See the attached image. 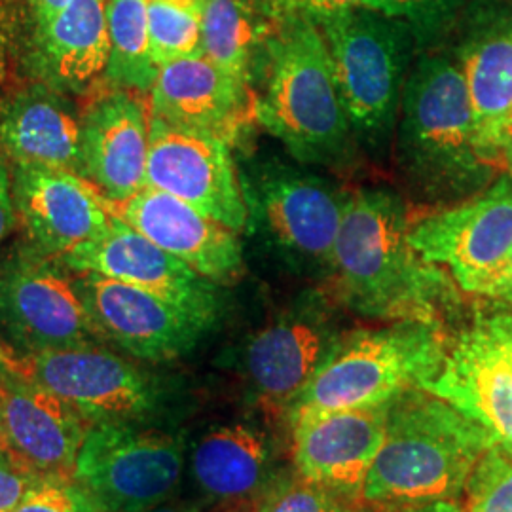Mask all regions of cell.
Returning a JSON list of instances; mask_svg holds the SVG:
<instances>
[{"label":"cell","instance_id":"cell-1","mask_svg":"<svg viewBox=\"0 0 512 512\" xmlns=\"http://www.w3.org/2000/svg\"><path fill=\"white\" fill-rule=\"evenodd\" d=\"M410 226L399 194H349L330 272L349 308L378 319L437 321L450 285L439 266L414 251Z\"/></svg>","mask_w":512,"mask_h":512},{"label":"cell","instance_id":"cell-2","mask_svg":"<svg viewBox=\"0 0 512 512\" xmlns=\"http://www.w3.org/2000/svg\"><path fill=\"white\" fill-rule=\"evenodd\" d=\"M251 82L255 120L296 162L338 167L355 141L336 86L325 37L310 18L274 25Z\"/></svg>","mask_w":512,"mask_h":512},{"label":"cell","instance_id":"cell-3","mask_svg":"<svg viewBox=\"0 0 512 512\" xmlns=\"http://www.w3.org/2000/svg\"><path fill=\"white\" fill-rule=\"evenodd\" d=\"M494 444L490 431L456 406L423 389L406 391L387 404L384 442L363 497L389 511L456 499Z\"/></svg>","mask_w":512,"mask_h":512},{"label":"cell","instance_id":"cell-4","mask_svg":"<svg viewBox=\"0 0 512 512\" xmlns=\"http://www.w3.org/2000/svg\"><path fill=\"white\" fill-rule=\"evenodd\" d=\"M404 183L423 202H452L494 171L478 145L475 116L458 61L423 50L404 82L395 135Z\"/></svg>","mask_w":512,"mask_h":512},{"label":"cell","instance_id":"cell-5","mask_svg":"<svg viewBox=\"0 0 512 512\" xmlns=\"http://www.w3.org/2000/svg\"><path fill=\"white\" fill-rule=\"evenodd\" d=\"M353 137L374 150L397 128L404 82L420 52L414 31L365 6L317 21Z\"/></svg>","mask_w":512,"mask_h":512},{"label":"cell","instance_id":"cell-6","mask_svg":"<svg viewBox=\"0 0 512 512\" xmlns=\"http://www.w3.org/2000/svg\"><path fill=\"white\" fill-rule=\"evenodd\" d=\"M437 321H397L387 329L340 340L291 406V418L310 412L372 408L431 384L444 365Z\"/></svg>","mask_w":512,"mask_h":512},{"label":"cell","instance_id":"cell-7","mask_svg":"<svg viewBox=\"0 0 512 512\" xmlns=\"http://www.w3.org/2000/svg\"><path fill=\"white\" fill-rule=\"evenodd\" d=\"M249 220L287 266L330 274L349 194L298 165L268 160L241 179Z\"/></svg>","mask_w":512,"mask_h":512},{"label":"cell","instance_id":"cell-8","mask_svg":"<svg viewBox=\"0 0 512 512\" xmlns=\"http://www.w3.org/2000/svg\"><path fill=\"white\" fill-rule=\"evenodd\" d=\"M0 336L19 357L99 342L73 272L31 245L0 258Z\"/></svg>","mask_w":512,"mask_h":512},{"label":"cell","instance_id":"cell-9","mask_svg":"<svg viewBox=\"0 0 512 512\" xmlns=\"http://www.w3.org/2000/svg\"><path fill=\"white\" fill-rule=\"evenodd\" d=\"M183 442L126 421L93 423L76 458L74 478L105 512H145L181 482Z\"/></svg>","mask_w":512,"mask_h":512},{"label":"cell","instance_id":"cell-10","mask_svg":"<svg viewBox=\"0 0 512 512\" xmlns=\"http://www.w3.org/2000/svg\"><path fill=\"white\" fill-rule=\"evenodd\" d=\"M410 243L433 266H446L467 293L488 296L512 251V181L412 222Z\"/></svg>","mask_w":512,"mask_h":512},{"label":"cell","instance_id":"cell-11","mask_svg":"<svg viewBox=\"0 0 512 512\" xmlns=\"http://www.w3.org/2000/svg\"><path fill=\"white\" fill-rule=\"evenodd\" d=\"M147 186L190 203L234 232L249 222L230 143L213 133L167 124L152 114Z\"/></svg>","mask_w":512,"mask_h":512},{"label":"cell","instance_id":"cell-12","mask_svg":"<svg viewBox=\"0 0 512 512\" xmlns=\"http://www.w3.org/2000/svg\"><path fill=\"white\" fill-rule=\"evenodd\" d=\"M27 374L93 423L141 420L158 404V391L139 368L97 344L12 357Z\"/></svg>","mask_w":512,"mask_h":512},{"label":"cell","instance_id":"cell-13","mask_svg":"<svg viewBox=\"0 0 512 512\" xmlns=\"http://www.w3.org/2000/svg\"><path fill=\"white\" fill-rule=\"evenodd\" d=\"M73 274L105 275L160 296L207 325L219 313L217 283L112 215L105 236L86 241L57 258Z\"/></svg>","mask_w":512,"mask_h":512},{"label":"cell","instance_id":"cell-14","mask_svg":"<svg viewBox=\"0 0 512 512\" xmlns=\"http://www.w3.org/2000/svg\"><path fill=\"white\" fill-rule=\"evenodd\" d=\"M74 281L97 338L137 359H177L211 329L192 313L128 283L92 272L74 274Z\"/></svg>","mask_w":512,"mask_h":512},{"label":"cell","instance_id":"cell-15","mask_svg":"<svg viewBox=\"0 0 512 512\" xmlns=\"http://www.w3.org/2000/svg\"><path fill=\"white\" fill-rule=\"evenodd\" d=\"M423 391L456 406L512 452V319L478 321L446 351L437 378Z\"/></svg>","mask_w":512,"mask_h":512},{"label":"cell","instance_id":"cell-16","mask_svg":"<svg viewBox=\"0 0 512 512\" xmlns=\"http://www.w3.org/2000/svg\"><path fill=\"white\" fill-rule=\"evenodd\" d=\"M141 95L109 86L82 114L80 175L107 205L128 202L147 186L150 107Z\"/></svg>","mask_w":512,"mask_h":512},{"label":"cell","instance_id":"cell-17","mask_svg":"<svg viewBox=\"0 0 512 512\" xmlns=\"http://www.w3.org/2000/svg\"><path fill=\"white\" fill-rule=\"evenodd\" d=\"M12 192L29 245L42 255L59 258L109 230L112 213L105 198L73 171L18 164Z\"/></svg>","mask_w":512,"mask_h":512},{"label":"cell","instance_id":"cell-18","mask_svg":"<svg viewBox=\"0 0 512 512\" xmlns=\"http://www.w3.org/2000/svg\"><path fill=\"white\" fill-rule=\"evenodd\" d=\"M387 404L291 418L300 476L334 494L363 495L366 476L384 442Z\"/></svg>","mask_w":512,"mask_h":512},{"label":"cell","instance_id":"cell-19","mask_svg":"<svg viewBox=\"0 0 512 512\" xmlns=\"http://www.w3.org/2000/svg\"><path fill=\"white\" fill-rule=\"evenodd\" d=\"M107 207L112 215L213 283H230L241 274L238 232L205 217L190 203L145 186L128 202Z\"/></svg>","mask_w":512,"mask_h":512},{"label":"cell","instance_id":"cell-20","mask_svg":"<svg viewBox=\"0 0 512 512\" xmlns=\"http://www.w3.org/2000/svg\"><path fill=\"white\" fill-rule=\"evenodd\" d=\"M0 425L6 446L44 475H74L90 427L74 406L16 368L0 385Z\"/></svg>","mask_w":512,"mask_h":512},{"label":"cell","instance_id":"cell-21","mask_svg":"<svg viewBox=\"0 0 512 512\" xmlns=\"http://www.w3.org/2000/svg\"><path fill=\"white\" fill-rule=\"evenodd\" d=\"M148 107L167 124L213 133L228 143L255 118L251 86L224 73L205 55L162 65Z\"/></svg>","mask_w":512,"mask_h":512},{"label":"cell","instance_id":"cell-22","mask_svg":"<svg viewBox=\"0 0 512 512\" xmlns=\"http://www.w3.org/2000/svg\"><path fill=\"white\" fill-rule=\"evenodd\" d=\"M456 61L467 84L480 150L499 167V131L512 110V8L480 6L471 12Z\"/></svg>","mask_w":512,"mask_h":512},{"label":"cell","instance_id":"cell-23","mask_svg":"<svg viewBox=\"0 0 512 512\" xmlns=\"http://www.w3.org/2000/svg\"><path fill=\"white\" fill-rule=\"evenodd\" d=\"M340 342L321 311L291 313L249 340L243 363L256 393L275 404H293Z\"/></svg>","mask_w":512,"mask_h":512},{"label":"cell","instance_id":"cell-24","mask_svg":"<svg viewBox=\"0 0 512 512\" xmlns=\"http://www.w3.org/2000/svg\"><path fill=\"white\" fill-rule=\"evenodd\" d=\"M107 0H73L35 23L33 65L42 84L61 93L88 92L107 73Z\"/></svg>","mask_w":512,"mask_h":512},{"label":"cell","instance_id":"cell-25","mask_svg":"<svg viewBox=\"0 0 512 512\" xmlns=\"http://www.w3.org/2000/svg\"><path fill=\"white\" fill-rule=\"evenodd\" d=\"M80 131L82 116L73 103L46 84L0 101V152L16 165H50L80 175Z\"/></svg>","mask_w":512,"mask_h":512},{"label":"cell","instance_id":"cell-26","mask_svg":"<svg viewBox=\"0 0 512 512\" xmlns=\"http://www.w3.org/2000/svg\"><path fill=\"white\" fill-rule=\"evenodd\" d=\"M268 471V448L247 425L211 429L192 452V475L203 494L241 501L256 494Z\"/></svg>","mask_w":512,"mask_h":512},{"label":"cell","instance_id":"cell-27","mask_svg":"<svg viewBox=\"0 0 512 512\" xmlns=\"http://www.w3.org/2000/svg\"><path fill=\"white\" fill-rule=\"evenodd\" d=\"M202 54L224 73L251 86L258 55L274 23L253 0H200Z\"/></svg>","mask_w":512,"mask_h":512},{"label":"cell","instance_id":"cell-28","mask_svg":"<svg viewBox=\"0 0 512 512\" xmlns=\"http://www.w3.org/2000/svg\"><path fill=\"white\" fill-rule=\"evenodd\" d=\"M110 55L105 80L114 88L150 93L160 73L148 33L147 0H107Z\"/></svg>","mask_w":512,"mask_h":512},{"label":"cell","instance_id":"cell-29","mask_svg":"<svg viewBox=\"0 0 512 512\" xmlns=\"http://www.w3.org/2000/svg\"><path fill=\"white\" fill-rule=\"evenodd\" d=\"M147 16L152 55L160 67L203 55L200 0H147Z\"/></svg>","mask_w":512,"mask_h":512},{"label":"cell","instance_id":"cell-30","mask_svg":"<svg viewBox=\"0 0 512 512\" xmlns=\"http://www.w3.org/2000/svg\"><path fill=\"white\" fill-rule=\"evenodd\" d=\"M467 0H365V8L404 21L418 38L420 52L433 50L458 23Z\"/></svg>","mask_w":512,"mask_h":512},{"label":"cell","instance_id":"cell-31","mask_svg":"<svg viewBox=\"0 0 512 512\" xmlns=\"http://www.w3.org/2000/svg\"><path fill=\"white\" fill-rule=\"evenodd\" d=\"M465 512H512V452L494 444L476 463L463 490Z\"/></svg>","mask_w":512,"mask_h":512},{"label":"cell","instance_id":"cell-32","mask_svg":"<svg viewBox=\"0 0 512 512\" xmlns=\"http://www.w3.org/2000/svg\"><path fill=\"white\" fill-rule=\"evenodd\" d=\"M14 512H105L74 475H42Z\"/></svg>","mask_w":512,"mask_h":512},{"label":"cell","instance_id":"cell-33","mask_svg":"<svg viewBox=\"0 0 512 512\" xmlns=\"http://www.w3.org/2000/svg\"><path fill=\"white\" fill-rule=\"evenodd\" d=\"M253 512H361L351 509L338 494L308 480L283 484L264 495Z\"/></svg>","mask_w":512,"mask_h":512},{"label":"cell","instance_id":"cell-34","mask_svg":"<svg viewBox=\"0 0 512 512\" xmlns=\"http://www.w3.org/2000/svg\"><path fill=\"white\" fill-rule=\"evenodd\" d=\"M256 8L274 25L296 18L319 21L325 16L365 6V0H253Z\"/></svg>","mask_w":512,"mask_h":512},{"label":"cell","instance_id":"cell-35","mask_svg":"<svg viewBox=\"0 0 512 512\" xmlns=\"http://www.w3.org/2000/svg\"><path fill=\"white\" fill-rule=\"evenodd\" d=\"M42 473L10 448H0V512H14Z\"/></svg>","mask_w":512,"mask_h":512},{"label":"cell","instance_id":"cell-36","mask_svg":"<svg viewBox=\"0 0 512 512\" xmlns=\"http://www.w3.org/2000/svg\"><path fill=\"white\" fill-rule=\"evenodd\" d=\"M18 220L14 192H12V175L8 165L0 158V243L12 232Z\"/></svg>","mask_w":512,"mask_h":512},{"label":"cell","instance_id":"cell-37","mask_svg":"<svg viewBox=\"0 0 512 512\" xmlns=\"http://www.w3.org/2000/svg\"><path fill=\"white\" fill-rule=\"evenodd\" d=\"M497 165L512 177V110L507 116L497 141Z\"/></svg>","mask_w":512,"mask_h":512},{"label":"cell","instance_id":"cell-38","mask_svg":"<svg viewBox=\"0 0 512 512\" xmlns=\"http://www.w3.org/2000/svg\"><path fill=\"white\" fill-rule=\"evenodd\" d=\"M488 296L499 298V300H503V302H507V304L512 306V251L507 264H505V268H503V272L495 279V283L492 285Z\"/></svg>","mask_w":512,"mask_h":512},{"label":"cell","instance_id":"cell-39","mask_svg":"<svg viewBox=\"0 0 512 512\" xmlns=\"http://www.w3.org/2000/svg\"><path fill=\"white\" fill-rule=\"evenodd\" d=\"M73 0H29L31 16L35 23H40L44 19L52 18L57 12H61L65 6H69Z\"/></svg>","mask_w":512,"mask_h":512},{"label":"cell","instance_id":"cell-40","mask_svg":"<svg viewBox=\"0 0 512 512\" xmlns=\"http://www.w3.org/2000/svg\"><path fill=\"white\" fill-rule=\"evenodd\" d=\"M393 512H465L456 499H442V501H431L414 507H404Z\"/></svg>","mask_w":512,"mask_h":512},{"label":"cell","instance_id":"cell-41","mask_svg":"<svg viewBox=\"0 0 512 512\" xmlns=\"http://www.w3.org/2000/svg\"><path fill=\"white\" fill-rule=\"evenodd\" d=\"M202 503H194V501H164L152 509L145 512H202Z\"/></svg>","mask_w":512,"mask_h":512},{"label":"cell","instance_id":"cell-42","mask_svg":"<svg viewBox=\"0 0 512 512\" xmlns=\"http://www.w3.org/2000/svg\"><path fill=\"white\" fill-rule=\"evenodd\" d=\"M14 365H12V353L0 344V385L12 374Z\"/></svg>","mask_w":512,"mask_h":512},{"label":"cell","instance_id":"cell-43","mask_svg":"<svg viewBox=\"0 0 512 512\" xmlns=\"http://www.w3.org/2000/svg\"><path fill=\"white\" fill-rule=\"evenodd\" d=\"M0 448H8L6 446V439H4V433H2V425H0Z\"/></svg>","mask_w":512,"mask_h":512}]
</instances>
